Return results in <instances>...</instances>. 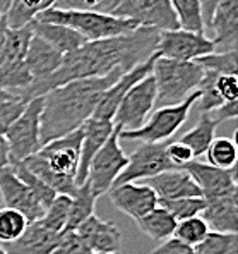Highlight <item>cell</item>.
Segmentation results:
<instances>
[{
    "mask_svg": "<svg viewBox=\"0 0 238 254\" xmlns=\"http://www.w3.org/2000/svg\"><path fill=\"white\" fill-rule=\"evenodd\" d=\"M158 40V29L139 26L127 35L88 42L77 50L65 54L62 65L53 74L45 79L33 81L19 95L22 100L29 102L70 81L106 76L115 70L127 72L156 54Z\"/></svg>",
    "mask_w": 238,
    "mask_h": 254,
    "instance_id": "6da1fadb",
    "label": "cell"
},
{
    "mask_svg": "<svg viewBox=\"0 0 238 254\" xmlns=\"http://www.w3.org/2000/svg\"><path fill=\"white\" fill-rule=\"evenodd\" d=\"M124 72L115 70L106 76L70 81L45 93L40 115L42 143L47 144L83 127L84 122L95 114L101 95Z\"/></svg>",
    "mask_w": 238,
    "mask_h": 254,
    "instance_id": "7a4b0ae2",
    "label": "cell"
},
{
    "mask_svg": "<svg viewBox=\"0 0 238 254\" xmlns=\"http://www.w3.org/2000/svg\"><path fill=\"white\" fill-rule=\"evenodd\" d=\"M83 129L60 136L43 144L40 151L22 160L26 167L57 194L72 196L76 190V175L81 162Z\"/></svg>",
    "mask_w": 238,
    "mask_h": 254,
    "instance_id": "3957f363",
    "label": "cell"
},
{
    "mask_svg": "<svg viewBox=\"0 0 238 254\" xmlns=\"http://www.w3.org/2000/svg\"><path fill=\"white\" fill-rule=\"evenodd\" d=\"M36 21L69 26V28L76 29L79 35H83L86 42L127 35L136 28H139L136 21L111 16V14L99 12V10L57 9V7H50V9L43 10L36 17Z\"/></svg>",
    "mask_w": 238,
    "mask_h": 254,
    "instance_id": "277c9868",
    "label": "cell"
},
{
    "mask_svg": "<svg viewBox=\"0 0 238 254\" xmlns=\"http://www.w3.org/2000/svg\"><path fill=\"white\" fill-rule=\"evenodd\" d=\"M156 83V107L177 105L197 91L204 69L194 61L158 57L152 65Z\"/></svg>",
    "mask_w": 238,
    "mask_h": 254,
    "instance_id": "5b68a950",
    "label": "cell"
},
{
    "mask_svg": "<svg viewBox=\"0 0 238 254\" xmlns=\"http://www.w3.org/2000/svg\"><path fill=\"white\" fill-rule=\"evenodd\" d=\"M197 100H199V89L177 105L158 107L156 112H151L147 121L139 129L120 130L118 137L125 141H141V143H161L170 139L189 119V114Z\"/></svg>",
    "mask_w": 238,
    "mask_h": 254,
    "instance_id": "8992f818",
    "label": "cell"
},
{
    "mask_svg": "<svg viewBox=\"0 0 238 254\" xmlns=\"http://www.w3.org/2000/svg\"><path fill=\"white\" fill-rule=\"evenodd\" d=\"M120 130V126L113 127L108 139L96 151V155L93 156L91 163H89L88 177L84 182L89 186V189L93 190L96 197L103 196L113 188L115 179L120 175V172L129 163L127 153L120 146V137H118Z\"/></svg>",
    "mask_w": 238,
    "mask_h": 254,
    "instance_id": "52a82bcc",
    "label": "cell"
},
{
    "mask_svg": "<svg viewBox=\"0 0 238 254\" xmlns=\"http://www.w3.org/2000/svg\"><path fill=\"white\" fill-rule=\"evenodd\" d=\"M43 96L29 100L24 110L9 129L5 130L3 137L9 146L10 163H17L26 160L28 156L35 155L43 146L42 134H40V115H42Z\"/></svg>",
    "mask_w": 238,
    "mask_h": 254,
    "instance_id": "ba28073f",
    "label": "cell"
},
{
    "mask_svg": "<svg viewBox=\"0 0 238 254\" xmlns=\"http://www.w3.org/2000/svg\"><path fill=\"white\" fill-rule=\"evenodd\" d=\"M156 107V83L152 74L141 79L127 91L113 115V124L122 130L139 129Z\"/></svg>",
    "mask_w": 238,
    "mask_h": 254,
    "instance_id": "9c48e42d",
    "label": "cell"
},
{
    "mask_svg": "<svg viewBox=\"0 0 238 254\" xmlns=\"http://www.w3.org/2000/svg\"><path fill=\"white\" fill-rule=\"evenodd\" d=\"M110 14L124 19H132L139 26L154 28L158 31L178 29L170 0H117Z\"/></svg>",
    "mask_w": 238,
    "mask_h": 254,
    "instance_id": "30bf717a",
    "label": "cell"
},
{
    "mask_svg": "<svg viewBox=\"0 0 238 254\" xmlns=\"http://www.w3.org/2000/svg\"><path fill=\"white\" fill-rule=\"evenodd\" d=\"M166 144L165 141L161 143H143L137 149H134L129 156V163L125 169L120 172L115 179L113 186L125 184V182H136V181H146L149 177L161 174L165 170L177 169L170 163L166 158Z\"/></svg>",
    "mask_w": 238,
    "mask_h": 254,
    "instance_id": "8fae6325",
    "label": "cell"
},
{
    "mask_svg": "<svg viewBox=\"0 0 238 254\" xmlns=\"http://www.w3.org/2000/svg\"><path fill=\"white\" fill-rule=\"evenodd\" d=\"M159 57L175 61H195L202 55L216 52L214 43L202 33H192L185 29L159 31L158 50Z\"/></svg>",
    "mask_w": 238,
    "mask_h": 254,
    "instance_id": "7c38bea8",
    "label": "cell"
},
{
    "mask_svg": "<svg viewBox=\"0 0 238 254\" xmlns=\"http://www.w3.org/2000/svg\"><path fill=\"white\" fill-rule=\"evenodd\" d=\"M0 199L7 208L22 213L29 223L42 218L47 210V206L36 197L31 188L17 177L10 165L0 169Z\"/></svg>",
    "mask_w": 238,
    "mask_h": 254,
    "instance_id": "4fadbf2b",
    "label": "cell"
},
{
    "mask_svg": "<svg viewBox=\"0 0 238 254\" xmlns=\"http://www.w3.org/2000/svg\"><path fill=\"white\" fill-rule=\"evenodd\" d=\"M159 57V54H152L147 61L137 64L136 67H132L127 72H124L113 84L106 89L105 93L99 98L98 105L95 108V114L91 117L95 119H103V121H111L113 122V115L117 112L118 105H120L122 98L127 95V91L132 88L136 83H139L141 79H144L146 76H149L152 72V65H154V61Z\"/></svg>",
    "mask_w": 238,
    "mask_h": 254,
    "instance_id": "5bb4252c",
    "label": "cell"
},
{
    "mask_svg": "<svg viewBox=\"0 0 238 254\" xmlns=\"http://www.w3.org/2000/svg\"><path fill=\"white\" fill-rule=\"evenodd\" d=\"M108 192L115 208L129 215L136 222L158 206V196L146 184L125 182V184L113 186Z\"/></svg>",
    "mask_w": 238,
    "mask_h": 254,
    "instance_id": "9a60e30c",
    "label": "cell"
},
{
    "mask_svg": "<svg viewBox=\"0 0 238 254\" xmlns=\"http://www.w3.org/2000/svg\"><path fill=\"white\" fill-rule=\"evenodd\" d=\"M204 35L221 52L237 50L238 43V0H223L214 9Z\"/></svg>",
    "mask_w": 238,
    "mask_h": 254,
    "instance_id": "2e32d148",
    "label": "cell"
},
{
    "mask_svg": "<svg viewBox=\"0 0 238 254\" xmlns=\"http://www.w3.org/2000/svg\"><path fill=\"white\" fill-rule=\"evenodd\" d=\"M184 170L194 179L202 197L221 196V194L237 190V169L223 170L209 163L192 160L184 167Z\"/></svg>",
    "mask_w": 238,
    "mask_h": 254,
    "instance_id": "e0dca14e",
    "label": "cell"
},
{
    "mask_svg": "<svg viewBox=\"0 0 238 254\" xmlns=\"http://www.w3.org/2000/svg\"><path fill=\"white\" fill-rule=\"evenodd\" d=\"M93 253L115 254L122 249V232L113 222H105L91 215L76 229Z\"/></svg>",
    "mask_w": 238,
    "mask_h": 254,
    "instance_id": "ac0fdd59",
    "label": "cell"
},
{
    "mask_svg": "<svg viewBox=\"0 0 238 254\" xmlns=\"http://www.w3.org/2000/svg\"><path fill=\"white\" fill-rule=\"evenodd\" d=\"M206 204L200 213L206 223L216 232L237 234L238 229V192L221 194V196L204 197Z\"/></svg>",
    "mask_w": 238,
    "mask_h": 254,
    "instance_id": "d6986e66",
    "label": "cell"
},
{
    "mask_svg": "<svg viewBox=\"0 0 238 254\" xmlns=\"http://www.w3.org/2000/svg\"><path fill=\"white\" fill-rule=\"evenodd\" d=\"M113 127L115 124L111 121H103V119H95V117H89L83 124V127H81L83 129V141H81V162L76 175L77 186H81L86 181L89 163H91L93 156L105 144V141L108 139Z\"/></svg>",
    "mask_w": 238,
    "mask_h": 254,
    "instance_id": "ffe728a7",
    "label": "cell"
},
{
    "mask_svg": "<svg viewBox=\"0 0 238 254\" xmlns=\"http://www.w3.org/2000/svg\"><path fill=\"white\" fill-rule=\"evenodd\" d=\"M146 186L154 190L158 199H178V197L200 196V189L197 188L194 179L184 169L165 170L161 174L143 181Z\"/></svg>",
    "mask_w": 238,
    "mask_h": 254,
    "instance_id": "44dd1931",
    "label": "cell"
},
{
    "mask_svg": "<svg viewBox=\"0 0 238 254\" xmlns=\"http://www.w3.org/2000/svg\"><path fill=\"white\" fill-rule=\"evenodd\" d=\"M60 234L45 229L40 222H31L19 239L9 244H0L7 254H51Z\"/></svg>",
    "mask_w": 238,
    "mask_h": 254,
    "instance_id": "7402d4cb",
    "label": "cell"
},
{
    "mask_svg": "<svg viewBox=\"0 0 238 254\" xmlns=\"http://www.w3.org/2000/svg\"><path fill=\"white\" fill-rule=\"evenodd\" d=\"M62 61H64V54L55 50L51 45H48L45 40L33 33L28 54L24 57V62L28 65L29 72H31L33 81L45 79L50 74H53L62 65Z\"/></svg>",
    "mask_w": 238,
    "mask_h": 254,
    "instance_id": "603a6c76",
    "label": "cell"
},
{
    "mask_svg": "<svg viewBox=\"0 0 238 254\" xmlns=\"http://www.w3.org/2000/svg\"><path fill=\"white\" fill-rule=\"evenodd\" d=\"M33 33L64 55L70 54V52L81 48L84 43H88L86 38L83 35H79L76 29L64 24H53V22H43L35 19L33 21Z\"/></svg>",
    "mask_w": 238,
    "mask_h": 254,
    "instance_id": "cb8c5ba5",
    "label": "cell"
},
{
    "mask_svg": "<svg viewBox=\"0 0 238 254\" xmlns=\"http://www.w3.org/2000/svg\"><path fill=\"white\" fill-rule=\"evenodd\" d=\"M57 0H10L5 10V21L9 28H22L33 22L43 10L55 5Z\"/></svg>",
    "mask_w": 238,
    "mask_h": 254,
    "instance_id": "d4e9b609",
    "label": "cell"
},
{
    "mask_svg": "<svg viewBox=\"0 0 238 254\" xmlns=\"http://www.w3.org/2000/svg\"><path fill=\"white\" fill-rule=\"evenodd\" d=\"M177 220L170 215L163 206H156L154 210H151L147 215H144L143 218L137 220V227L143 234H146L147 237L152 241H165V239L172 237L177 227Z\"/></svg>",
    "mask_w": 238,
    "mask_h": 254,
    "instance_id": "484cf974",
    "label": "cell"
},
{
    "mask_svg": "<svg viewBox=\"0 0 238 254\" xmlns=\"http://www.w3.org/2000/svg\"><path fill=\"white\" fill-rule=\"evenodd\" d=\"M98 197L93 194L86 182L77 186L74 194L70 196V210L67 216V223L64 230H76L88 216L95 215V204Z\"/></svg>",
    "mask_w": 238,
    "mask_h": 254,
    "instance_id": "4316f807",
    "label": "cell"
},
{
    "mask_svg": "<svg viewBox=\"0 0 238 254\" xmlns=\"http://www.w3.org/2000/svg\"><path fill=\"white\" fill-rule=\"evenodd\" d=\"M218 126H219V122L214 121L209 114H200V119L195 124V127H192L189 132H185L184 136L180 137V141L190 148L194 158H199L200 155L206 153L211 141L214 139V132H216Z\"/></svg>",
    "mask_w": 238,
    "mask_h": 254,
    "instance_id": "83f0119b",
    "label": "cell"
},
{
    "mask_svg": "<svg viewBox=\"0 0 238 254\" xmlns=\"http://www.w3.org/2000/svg\"><path fill=\"white\" fill-rule=\"evenodd\" d=\"M33 38V22L22 28H9L3 42L2 54H0V62L10 61H24L28 54L29 42Z\"/></svg>",
    "mask_w": 238,
    "mask_h": 254,
    "instance_id": "f1b7e54d",
    "label": "cell"
},
{
    "mask_svg": "<svg viewBox=\"0 0 238 254\" xmlns=\"http://www.w3.org/2000/svg\"><path fill=\"white\" fill-rule=\"evenodd\" d=\"M31 83H33V76L24 61L0 62V88L2 89H7V91H12L19 95Z\"/></svg>",
    "mask_w": 238,
    "mask_h": 254,
    "instance_id": "f546056e",
    "label": "cell"
},
{
    "mask_svg": "<svg viewBox=\"0 0 238 254\" xmlns=\"http://www.w3.org/2000/svg\"><path fill=\"white\" fill-rule=\"evenodd\" d=\"M177 17L178 28L192 33H206L202 19V9L199 0H170Z\"/></svg>",
    "mask_w": 238,
    "mask_h": 254,
    "instance_id": "4dcf8cb0",
    "label": "cell"
},
{
    "mask_svg": "<svg viewBox=\"0 0 238 254\" xmlns=\"http://www.w3.org/2000/svg\"><path fill=\"white\" fill-rule=\"evenodd\" d=\"M204 155L207 156V163L209 165L216 167V169L230 170V169H235L237 165L238 148L235 139H230V137H214Z\"/></svg>",
    "mask_w": 238,
    "mask_h": 254,
    "instance_id": "1f68e13d",
    "label": "cell"
},
{
    "mask_svg": "<svg viewBox=\"0 0 238 254\" xmlns=\"http://www.w3.org/2000/svg\"><path fill=\"white\" fill-rule=\"evenodd\" d=\"M69 210H70V196H67V194H57L55 199L47 206L43 216L40 220H36V222H40L45 229L51 230V232L60 234L65 229Z\"/></svg>",
    "mask_w": 238,
    "mask_h": 254,
    "instance_id": "d6a6232c",
    "label": "cell"
},
{
    "mask_svg": "<svg viewBox=\"0 0 238 254\" xmlns=\"http://www.w3.org/2000/svg\"><path fill=\"white\" fill-rule=\"evenodd\" d=\"M192 249L194 254H233L237 253V234L209 230Z\"/></svg>",
    "mask_w": 238,
    "mask_h": 254,
    "instance_id": "836d02e7",
    "label": "cell"
},
{
    "mask_svg": "<svg viewBox=\"0 0 238 254\" xmlns=\"http://www.w3.org/2000/svg\"><path fill=\"white\" fill-rule=\"evenodd\" d=\"M29 222L17 210L0 206V244H9L19 239Z\"/></svg>",
    "mask_w": 238,
    "mask_h": 254,
    "instance_id": "e575fe53",
    "label": "cell"
},
{
    "mask_svg": "<svg viewBox=\"0 0 238 254\" xmlns=\"http://www.w3.org/2000/svg\"><path fill=\"white\" fill-rule=\"evenodd\" d=\"M158 204L165 208L177 222H180V220L200 215L206 201L200 196H189V197H178V199H158Z\"/></svg>",
    "mask_w": 238,
    "mask_h": 254,
    "instance_id": "d590c367",
    "label": "cell"
},
{
    "mask_svg": "<svg viewBox=\"0 0 238 254\" xmlns=\"http://www.w3.org/2000/svg\"><path fill=\"white\" fill-rule=\"evenodd\" d=\"M194 62L199 64L202 69L213 70L216 74H235L238 72V55L237 50L230 52H213V54L202 55Z\"/></svg>",
    "mask_w": 238,
    "mask_h": 254,
    "instance_id": "8d00e7d4",
    "label": "cell"
},
{
    "mask_svg": "<svg viewBox=\"0 0 238 254\" xmlns=\"http://www.w3.org/2000/svg\"><path fill=\"white\" fill-rule=\"evenodd\" d=\"M207 232H209V225H207L202 216L197 215V216H190V218L180 220L177 223V227H175L173 237L180 239L182 242L194 248L197 242H200L206 237Z\"/></svg>",
    "mask_w": 238,
    "mask_h": 254,
    "instance_id": "74e56055",
    "label": "cell"
},
{
    "mask_svg": "<svg viewBox=\"0 0 238 254\" xmlns=\"http://www.w3.org/2000/svg\"><path fill=\"white\" fill-rule=\"evenodd\" d=\"M10 167H12V170L16 172V175L21 179L22 182H26V184L31 188L33 192L36 194V197H38L40 201L45 204V206H48V204L51 203V201L55 199V196H57V192H55L53 189H50L47 184H45L43 181H40L38 177H36L35 174H33L31 170L28 169V167L24 165L22 162H17V163H10Z\"/></svg>",
    "mask_w": 238,
    "mask_h": 254,
    "instance_id": "f35d334b",
    "label": "cell"
},
{
    "mask_svg": "<svg viewBox=\"0 0 238 254\" xmlns=\"http://www.w3.org/2000/svg\"><path fill=\"white\" fill-rule=\"evenodd\" d=\"M51 254H95L88 248L84 239L76 230H64L60 232L58 242Z\"/></svg>",
    "mask_w": 238,
    "mask_h": 254,
    "instance_id": "ab89813d",
    "label": "cell"
},
{
    "mask_svg": "<svg viewBox=\"0 0 238 254\" xmlns=\"http://www.w3.org/2000/svg\"><path fill=\"white\" fill-rule=\"evenodd\" d=\"M117 0H57L53 7L57 9H79V10H99L110 14Z\"/></svg>",
    "mask_w": 238,
    "mask_h": 254,
    "instance_id": "60d3db41",
    "label": "cell"
},
{
    "mask_svg": "<svg viewBox=\"0 0 238 254\" xmlns=\"http://www.w3.org/2000/svg\"><path fill=\"white\" fill-rule=\"evenodd\" d=\"M26 100L14 98V100H0V134H5L9 126L22 114L26 107Z\"/></svg>",
    "mask_w": 238,
    "mask_h": 254,
    "instance_id": "b9f144b4",
    "label": "cell"
},
{
    "mask_svg": "<svg viewBox=\"0 0 238 254\" xmlns=\"http://www.w3.org/2000/svg\"><path fill=\"white\" fill-rule=\"evenodd\" d=\"M165 153H166V158L170 160V163H172L173 167H177V169H184L189 162L194 160V155H192L190 148L182 143L180 139L166 144Z\"/></svg>",
    "mask_w": 238,
    "mask_h": 254,
    "instance_id": "7bdbcfd3",
    "label": "cell"
},
{
    "mask_svg": "<svg viewBox=\"0 0 238 254\" xmlns=\"http://www.w3.org/2000/svg\"><path fill=\"white\" fill-rule=\"evenodd\" d=\"M214 88L223 102L238 100V77L235 74H218L214 79Z\"/></svg>",
    "mask_w": 238,
    "mask_h": 254,
    "instance_id": "ee69618b",
    "label": "cell"
},
{
    "mask_svg": "<svg viewBox=\"0 0 238 254\" xmlns=\"http://www.w3.org/2000/svg\"><path fill=\"white\" fill-rule=\"evenodd\" d=\"M151 254H194V249H192V246L185 244L180 239L172 235V237L161 241V244L152 249Z\"/></svg>",
    "mask_w": 238,
    "mask_h": 254,
    "instance_id": "f6af8a7d",
    "label": "cell"
},
{
    "mask_svg": "<svg viewBox=\"0 0 238 254\" xmlns=\"http://www.w3.org/2000/svg\"><path fill=\"white\" fill-rule=\"evenodd\" d=\"M238 100H233V102H225L221 107H218L216 110L211 112V117L216 122L221 124L223 121H230V119H235L238 115V107H237Z\"/></svg>",
    "mask_w": 238,
    "mask_h": 254,
    "instance_id": "bcb514c9",
    "label": "cell"
},
{
    "mask_svg": "<svg viewBox=\"0 0 238 254\" xmlns=\"http://www.w3.org/2000/svg\"><path fill=\"white\" fill-rule=\"evenodd\" d=\"M200 9H202V19H204V28H207L211 22V16H213L214 9L219 5V2L223 0H199Z\"/></svg>",
    "mask_w": 238,
    "mask_h": 254,
    "instance_id": "7dc6e473",
    "label": "cell"
},
{
    "mask_svg": "<svg viewBox=\"0 0 238 254\" xmlns=\"http://www.w3.org/2000/svg\"><path fill=\"white\" fill-rule=\"evenodd\" d=\"M10 165V160H9V146H7V141L5 137L0 134V169L3 167Z\"/></svg>",
    "mask_w": 238,
    "mask_h": 254,
    "instance_id": "c3c4849f",
    "label": "cell"
},
{
    "mask_svg": "<svg viewBox=\"0 0 238 254\" xmlns=\"http://www.w3.org/2000/svg\"><path fill=\"white\" fill-rule=\"evenodd\" d=\"M7 29H9V26H7L5 16H3V17H2V21H0V54H2L3 42H5V35H7Z\"/></svg>",
    "mask_w": 238,
    "mask_h": 254,
    "instance_id": "681fc988",
    "label": "cell"
},
{
    "mask_svg": "<svg viewBox=\"0 0 238 254\" xmlns=\"http://www.w3.org/2000/svg\"><path fill=\"white\" fill-rule=\"evenodd\" d=\"M9 5H10V0H0V14H5Z\"/></svg>",
    "mask_w": 238,
    "mask_h": 254,
    "instance_id": "f907efd6",
    "label": "cell"
},
{
    "mask_svg": "<svg viewBox=\"0 0 238 254\" xmlns=\"http://www.w3.org/2000/svg\"><path fill=\"white\" fill-rule=\"evenodd\" d=\"M0 254H7L5 251H3V248H2V246H0Z\"/></svg>",
    "mask_w": 238,
    "mask_h": 254,
    "instance_id": "816d5d0a",
    "label": "cell"
},
{
    "mask_svg": "<svg viewBox=\"0 0 238 254\" xmlns=\"http://www.w3.org/2000/svg\"><path fill=\"white\" fill-rule=\"evenodd\" d=\"M95 254H105V253H95ZM115 254H120V253H115Z\"/></svg>",
    "mask_w": 238,
    "mask_h": 254,
    "instance_id": "f5cc1de1",
    "label": "cell"
},
{
    "mask_svg": "<svg viewBox=\"0 0 238 254\" xmlns=\"http://www.w3.org/2000/svg\"><path fill=\"white\" fill-rule=\"evenodd\" d=\"M2 17H3V14H0V21H2Z\"/></svg>",
    "mask_w": 238,
    "mask_h": 254,
    "instance_id": "db71d44e",
    "label": "cell"
},
{
    "mask_svg": "<svg viewBox=\"0 0 238 254\" xmlns=\"http://www.w3.org/2000/svg\"><path fill=\"white\" fill-rule=\"evenodd\" d=\"M0 206H2V199H0Z\"/></svg>",
    "mask_w": 238,
    "mask_h": 254,
    "instance_id": "11a10c76",
    "label": "cell"
}]
</instances>
